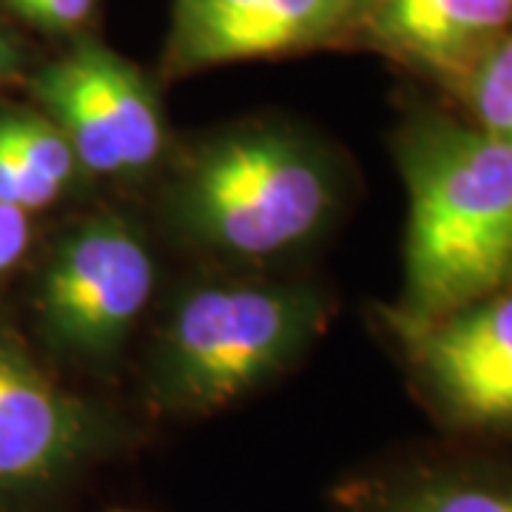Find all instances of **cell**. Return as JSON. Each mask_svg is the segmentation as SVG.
Masks as SVG:
<instances>
[{
	"label": "cell",
	"mask_w": 512,
	"mask_h": 512,
	"mask_svg": "<svg viewBox=\"0 0 512 512\" xmlns=\"http://www.w3.org/2000/svg\"><path fill=\"white\" fill-rule=\"evenodd\" d=\"M393 154L407 191L396 308L427 316L512 288V143L450 106H416Z\"/></svg>",
	"instance_id": "1"
},
{
	"label": "cell",
	"mask_w": 512,
	"mask_h": 512,
	"mask_svg": "<svg viewBox=\"0 0 512 512\" xmlns=\"http://www.w3.org/2000/svg\"><path fill=\"white\" fill-rule=\"evenodd\" d=\"M342 171L302 131L248 123L185 151L168 183L165 214L202 254L262 262L319 237L342 205Z\"/></svg>",
	"instance_id": "2"
},
{
	"label": "cell",
	"mask_w": 512,
	"mask_h": 512,
	"mask_svg": "<svg viewBox=\"0 0 512 512\" xmlns=\"http://www.w3.org/2000/svg\"><path fill=\"white\" fill-rule=\"evenodd\" d=\"M330 302L302 282L228 276L174 296L146 365L148 404L205 419L288 373L325 333Z\"/></svg>",
	"instance_id": "3"
},
{
	"label": "cell",
	"mask_w": 512,
	"mask_h": 512,
	"mask_svg": "<svg viewBox=\"0 0 512 512\" xmlns=\"http://www.w3.org/2000/svg\"><path fill=\"white\" fill-rule=\"evenodd\" d=\"M157 285L143 231L123 214H89L57 237L37 282V316L52 348L106 367L126 348Z\"/></svg>",
	"instance_id": "4"
},
{
	"label": "cell",
	"mask_w": 512,
	"mask_h": 512,
	"mask_svg": "<svg viewBox=\"0 0 512 512\" xmlns=\"http://www.w3.org/2000/svg\"><path fill=\"white\" fill-rule=\"evenodd\" d=\"M421 407L464 439L512 436V288L441 313L384 311Z\"/></svg>",
	"instance_id": "5"
},
{
	"label": "cell",
	"mask_w": 512,
	"mask_h": 512,
	"mask_svg": "<svg viewBox=\"0 0 512 512\" xmlns=\"http://www.w3.org/2000/svg\"><path fill=\"white\" fill-rule=\"evenodd\" d=\"M126 444V421L0 330V510L55 498Z\"/></svg>",
	"instance_id": "6"
},
{
	"label": "cell",
	"mask_w": 512,
	"mask_h": 512,
	"mask_svg": "<svg viewBox=\"0 0 512 512\" xmlns=\"http://www.w3.org/2000/svg\"><path fill=\"white\" fill-rule=\"evenodd\" d=\"M37 109L72 143L86 177L137 180L163 160L160 97L134 63L100 40H77L32 77Z\"/></svg>",
	"instance_id": "7"
},
{
	"label": "cell",
	"mask_w": 512,
	"mask_h": 512,
	"mask_svg": "<svg viewBox=\"0 0 512 512\" xmlns=\"http://www.w3.org/2000/svg\"><path fill=\"white\" fill-rule=\"evenodd\" d=\"M365 0H174L163 74L180 80L356 35Z\"/></svg>",
	"instance_id": "8"
},
{
	"label": "cell",
	"mask_w": 512,
	"mask_h": 512,
	"mask_svg": "<svg viewBox=\"0 0 512 512\" xmlns=\"http://www.w3.org/2000/svg\"><path fill=\"white\" fill-rule=\"evenodd\" d=\"M512 29V0H365L356 37L444 86Z\"/></svg>",
	"instance_id": "9"
},
{
	"label": "cell",
	"mask_w": 512,
	"mask_h": 512,
	"mask_svg": "<svg viewBox=\"0 0 512 512\" xmlns=\"http://www.w3.org/2000/svg\"><path fill=\"white\" fill-rule=\"evenodd\" d=\"M339 512H512V461L478 453H419L342 481Z\"/></svg>",
	"instance_id": "10"
},
{
	"label": "cell",
	"mask_w": 512,
	"mask_h": 512,
	"mask_svg": "<svg viewBox=\"0 0 512 512\" xmlns=\"http://www.w3.org/2000/svg\"><path fill=\"white\" fill-rule=\"evenodd\" d=\"M444 94L473 126L512 143V29L478 52L456 77H450Z\"/></svg>",
	"instance_id": "11"
},
{
	"label": "cell",
	"mask_w": 512,
	"mask_h": 512,
	"mask_svg": "<svg viewBox=\"0 0 512 512\" xmlns=\"http://www.w3.org/2000/svg\"><path fill=\"white\" fill-rule=\"evenodd\" d=\"M0 137L15 151L23 168L63 200L86 177L66 134L40 109L0 111Z\"/></svg>",
	"instance_id": "12"
},
{
	"label": "cell",
	"mask_w": 512,
	"mask_h": 512,
	"mask_svg": "<svg viewBox=\"0 0 512 512\" xmlns=\"http://www.w3.org/2000/svg\"><path fill=\"white\" fill-rule=\"evenodd\" d=\"M9 6L49 35H77L89 26L100 0H12Z\"/></svg>",
	"instance_id": "13"
},
{
	"label": "cell",
	"mask_w": 512,
	"mask_h": 512,
	"mask_svg": "<svg viewBox=\"0 0 512 512\" xmlns=\"http://www.w3.org/2000/svg\"><path fill=\"white\" fill-rule=\"evenodd\" d=\"M0 202L23 208L29 214L60 202L46 185L37 183L35 177L23 168V163L15 157V151L6 146L3 137H0Z\"/></svg>",
	"instance_id": "14"
},
{
	"label": "cell",
	"mask_w": 512,
	"mask_h": 512,
	"mask_svg": "<svg viewBox=\"0 0 512 512\" xmlns=\"http://www.w3.org/2000/svg\"><path fill=\"white\" fill-rule=\"evenodd\" d=\"M35 237L32 214L0 202V279L15 271Z\"/></svg>",
	"instance_id": "15"
},
{
	"label": "cell",
	"mask_w": 512,
	"mask_h": 512,
	"mask_svg": "<svg viewBox=\"0 0 512 512\" xmlns=\"http://www.w3.org/2000/svg\"><path fill=\"white\" fill-rule=\"evenodd\" d=\"M15 66H18V49L0 35V80H6L9 74L15 72Z\"/></svg>",
	"instance_id": "16"
},
{
	"label": "cell",
	"mask_w": 512,
	"mask_h": 512,
	"mask_svg": "<svg viewBox=\"0 0 512 512\" xmlns=\"http://www.w3.org/2000/svg\"><path fill=\"white\" fill-rule=\"evenodd\" d=\"M111 512H140V510H111Z\"/></svg>",
	"instance_id": "17"
},
{
	"label": "cell",
	"mask_w": 512,
	"mask_h": 512,
	"mask_svg": "<svg viewBox=\"0 0 512 512\" xmlns=\"http://www.w3.org/2000/svg\"><path fill=\"white\" fill-rule=\"evenodd\" d=\"M9 3H12V0H9Z\"/></svg>",
	"instance_id": "18"
}]
</instances>
